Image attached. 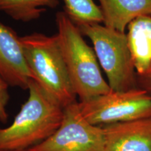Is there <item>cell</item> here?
I'll use <instances>...</instances> for the list:
<instances>
[{"mask_svg":"<svg viewBox=\"0 0 151 151\" xmlns=\"http://www.w3.org/2000/svg\"><path fill=\"white\" fill-rule=\"evenodd\" d=\"M29 97L14 121L0 127V151H26L51 136L62 123L64 108L31 79Z\"/></svg>","mask_w":151,"mask_h":151,"instance_id":"obj_1","label":"cell"},{"mask_svg":"<svg viewBox=\"0 0 151 151\" xmlns=\"http://www.w3.org/2000/svg\"><path fill=\"white\" fill-rule=\"evenodd\" d=\"M26 151H104V130L88 122L76 101L65 107L58 129Z\"/></svg>","mask_w":151,"mask_h":151,"instance_id":"obj_6","label":"cell"},{"mask_svg":"<svg viewBox=\"0 0 151 151\" xmlns=\"http://www.w3.org/2000/svg\"><path fill=\"white\" fill-rule=\"evenodd\" d=\"M104 151H151V118L102 125Z\"/></svg>","mask_w":151,"mask_h":151,"instance_id":"obj_8","label":"cell"},{"mask_svg":"<svg viewBox=\"0 0 151 151\" xmlns=\"http://www.w3.org/2000/svg\"><path fill=\"white\" fill-rule=\"evenodd\" d=\"M127 41L138 76L151 71V16H140L127 27Z\"/></svg>","mask_w":151,"mask_h":151,"instance_id":"obj_10","label":"cell"},{"mask_svg":"<svg viewBox=\"0 0 151 151\" xmlns=\"http://www.w3.org/2000/svg\"><path fill=\"white\" fill-rule=\"evenodd\" d=\"M0 77L9 87L28 90L32 79L16 32L0 22Z\"/></svg>","mask_w":151,"mask_h":151,"instance_id":"obj_7","label":"cell"},{"mask_svg":"<svg viewBox=\"0 0 151 151\" xmlns=\"http://www.w3.org/2000/svg\"><path fill=\"white\" fill-rule=\"evenodd\" d=\"M89 38L111 90L124 92L139 88L138 75L130 52L127 34L100 23L78 27Z\"/></svg>","mask_w":151,"mask_h":151,"instance_id":"obj_4","label":"cell"},{"mask_svg":"<svg viewBox=\"0 0 151 151\" xmlns=\"http://www.w3.org/2000/svg\"><path fill=\"white\" fill-rule=\"evenodd\" d=\"M139 86L151 94V71L144 76H138Z\"/></svg>","mask_w":151,"mask_h":151,"instance_id":"obj_14","label":"cell"},{"mask_svg":"<svg viewBox=\"0 0 151 151\" xmlns=\"http://www.w3.org/2000/svg\"><path fill=\"white\" fill-rule=\"evenodd\" d=\"M83 116L94 125L151 118V94L142 88L116 92L79 102Z\"/></svg>","mask_w":151,"mask_h":151,"instance_id":"obj_5","label":"cell"},{"mask_svg":"<svg viewBox=\"0 0 151 151\" xmlns=\"http://www.w3.org/2000/svg\"><path fill=\"white\" fill-rule=\"evenodd\" d=\"M9 86L0 77V122L6 123L8 120L6 107L10 99Z\"/></svg>","mask_w":151,"mask_h":151,"instance_id":"obj_13","label":"cell"},{"mask_svg":"<svg viewBox=\"0 0 151 151\" xmlns=\"http://www.w3.org/2000/svg\"><path fill=\"white\" fill-rule=\"evenodd\" d=\"M59 0H0V11L14 20L28 22L37 20L47 8L55 9Z\"/></svg>","mask_w":151,"mask_h":151,"instance_id":"obj_11","label":"cell"},{"mask_svg":"<svg viewBox=\"0 0 151 151\" xmlns=\"http://www.w3.org/2000/svg\"><path fill=\"white\" fill-rule=\"evenodd\" d=\"M55 16L62 56L79 102L109 93L111 88L101 74L94 48L86 43L79 27L64 11L58 12Z\"/></svg>","mask_w":151,"mask_h":151,"instance_id":"obj_2","label":"cell"},{"mask_svg":"<svg viewBox=\"0 0 151 151\" xmlns=\"http://www.w3.org/2000/svg\"><path fill=\"white\" fill-rule=\"evenodd\" d=\"M103 24L125 32L129 24L140 16H151V0H98Z\"/></svg>","mask_w":151,"mask_h":151,"instance_id":"obj_9","label":"cell"},{"mask_svg":"<svg viewBox=\"0 0 151 151\" xmlns=\"http://www.w3.org/2000/svg\"><path fill=\"white\" fill-rule=\"evenodd\" d=\"M20 41L32 79L64 108L77 101L57 34L35 32Z\"/></svg>","mask_w":151,"mask_h":151,"instance_id":"obj_3","label":"cell"},{"mask_svg":"<svg viewBox=\"0 0 151 151\" xmlns=\"http://www.w3.org/2000/svg\"><path fill=\"white\" fill-rule=\"evenodd\" d=\"M64 12L78 27L103 23V17L99 6L94 0H62Z\"/></svg>","mask_w":151,"mask_h":151,"instance_id":"obj_12","label":"cell"}]
</instances>
